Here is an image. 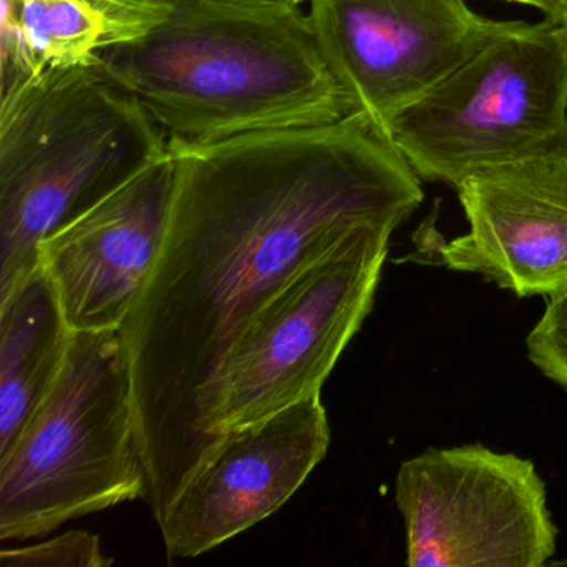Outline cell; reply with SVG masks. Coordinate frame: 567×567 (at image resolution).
Here are the masks:
<instances>
[{"label": "cell", "instance_id": "cell-8", "mask_svg": "<svg viewBox=\"0 0 567 567\" xmlns=\"http://www.w3.org/2000/svg\"><path fill=\"white\" fill-rule=\"evenodd\" d=\"M321 54L353 112L384 132L484 44L511 28L466 0H305Z\"/></svg>", "mask_w": 567, "mask_h": 567}, {"label": "cell", "instance_id": "cell-14", "mask_svg": "<svg viewBox=\"0 0 567 567\" xmlns=\"http://www.w3.org/2000/svg\"><path fill=\"white\" fill-rule=\"evenodd\" d=\"M0 563L6 567H109L114 559L105 556L101 539L95 534L69 530L31 546L2 549Z\"/></svg>", "mask_w": 567, "mask_h": 567}, {"label": "cell", "instance_id": "cell-5", "mask_svg": "<svg viewBox=\"0 0 567 567\" xmlns=\"http://www.w3.org/2000/svg\"><path fill=\"white\" fill-rule=\"evenodd\" d=\"M384 134L421 181L453 187L567 141L563 25L514 21L391 118Z\"/></svg>", "mask_w": 567, "mask_h": 567}, {"label": "cell", "instance_id": "cell-15", "mask_svg": "<svg viewBox=\"0 0 567 567\" xmlns=\"http://www.w3.org/2000/svg\"><path fill=\"white\" fill-rule=\"evenodd\" d=\"M530 361L567 390V285L547 295L546 311L527 337Z\"/></svg>", "mask_w": 567, "mask_h": 567}, {"label": "cell", "instance_id": "cell-18", "mask_svg": "<svg viewBox=\"0 0 567 567\" xmlns=\"http://www.w3.org/2000/svg\"><path fill=\"white\" fill-rule=\"evenodd\" d=\"M563 28H564V34H566V41H567V24H564Z\"/></svg>", "mask_w": 567, "mask_h": 567}, {"label": "cell", "instance_id": "cell-1", "mask_svg": "<svg viewBox=\"0 0 567 567\" xmlns=\"http://www.w3.org/2000/svg\"><path fill=\"white\" fill-rule=\"evenodd\" d=\"M164 241L121 331L158 526L214 456L215 386L228 351L281 285L364 221L400 227L421 178L361 112L333 124L168 141Z\"/></svg>", "mask_w": 567, "mask_h": 567}, {"label": "cell", "instance_id": "cell-2", "mask_svg": "<svg viewBox=\"0 0 567 567\" xmlns=\"http://www.w3.org/2000/svg\"><path fill=\"white\" fill-rule=\"evenodd\" d=\"M99 62L168 141L212 144L353 114L301 4L171 0L148 34Z\"/></svg>", "mask_w": 567, "mask_h": 567}, {"label": "cell", "instance_id": "cell-11", "mask_svg": "<svg viewBox=\"0 0 567 567\" xmlns=\"http://www.w3.org/2000/svg\"><path fill=\"white\" fill-rule=\"evenodd\" d=\"M175 188L171 152L42 240L72 331L118 330L161 250Z\"/></svg>", "mask_w": 567, "mask_h": 567}, {"label": "cell", "instance_id": "cell-17", "mask_svg": "<svg viewBox=\"0 0 567 567\" xmlns=\"http://www.w3.org/2000/svg\"><path fill=\"white\" fill-rule=\"evenodd\" d=\"M245 2H258V4H303L305 0H245Z\"/></svg>", "mask_w": 567, "mask_h": 567}, {"label": "cell", "instance_id": "cell-6", "mask_svg": "<svg viewBox=\"0 0 567 567\" xmlns=\"http://www.w3.org/2000/svg\"><path fill=\"white\" fill-rule=\"evenodd\" d=\"M391 224L354 225L301 265L251 318L215 386V447L230 431L321 393L373 308Z\"/></svg>", "mask_w": 567, "mask_h": 567}, {"label": "cell", "instance_id": "cell-9", "mask_svg": "<svg viewBox=\"0 0 567 567\" xmlns=\"http://www.w3.org/2000/svg\"><path fill=\"white\" fill-rule=\"evenodd\" d=\"M321 393L230 431L161 524L168 559H190L280 509L330 446Z\"/></svg>", "mask_w": 567, "mask_h": 567}, {"label": "cell", "instance_id": "cell-13", "mask_svg": "<svg viewBox=\"0 0 567 567\" xmlns=\"http://www.w3.org/2000/svg\"><path fill=\"white\" fill-rule=\"evenodd\" d=\"M72 334L42 265L0 300V457L58 383Z\"/></svg>", "mask_w": 567, "mask_h": 567}, {"label": "cell", "instance_id": "cell-4", "mask_svg": "<svg viewBox=\"0 0 567 567\" xmlns=\"http://www.w3.org/2000/svg\"><path fill=\"white\" fill-rule=\"evenodd\" d=\"M147 496L121 331H74L58 383L0 457V539L42 537Z\"/></svg>", "mask_w": 567, "mask_h": 567}, {"label": "cell", "instance_id": "cell-7", "mask_svg": "<svg viewBox=\"0 0 567 567\" xmlns=\"http://www.w3.org/2000/svg\"><path fill=\"white\" fill-rule=\"evenodd\" d=\"M396 503L411 567H539L556 550L546 486L516 454L426 451L401 464Z\"/></svg>", "mask_w": 567, "mask_h": 567}, {"label": "cell", "instance_id": "cell-12", "mask_svg": "<svg viewBox=\"0 0 567 567\" xmlns=\"http://www.w3.org/2000/svg\"><path fill=\"white\" fill-rule=\"evenodd\" d=\"M168 8L171 0H2V84L94 64L148 34Z\"/></svg>", "mask_w": 567, "mask_h": 567}, {"label": "cell", "instance_id": "cell-16", "mask_svg": "<svg viewBox=\"0 0 567 567\" xmlns=\"http://www.w3.org/2000/svg\"><path fill=\"white\" fill-rule=\"evenodd\" d=\"M513 4L537 9L544 19L557 25L567 24V0H506Z\"/></svg>", "mask_w": 567, "mask_h": 567}, {"label": "cell", "instance_id": "cell-10", "mask_svg": "<svg viewBox=\"0 0 567 567\" xmlns=\"http://www.w3.org/2000/svg\"><path fill=\"white\" fill-rule=\"evenodd\" d=\"M470 230L433 245L436 264L517 297L567 285V141L474 172L456 185Z\"/></svg>", "mask_w": 567, "mask_h": 567}, {"label": "cell", "instance_id": "cell-3", "mask_svg": "<svg viewBox=\"0 0 567 567\" xmlns=\"http://www.w3.org/2000/svg\"><path fill=\"white\" fill-rule=\"evenodd\" d=\"M168 152L142 102L101 62L2 84L0 300L49 235Z\"/></svg>", "mask_w": 567, "mask_h": 567}]
</instances>
